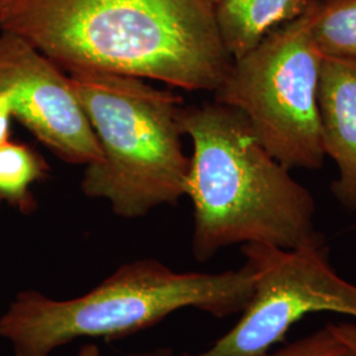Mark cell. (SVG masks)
Masks as SVG:
<instances>
[{"instance_id": "cell-1", "label": "cell", "mask_w": 356, "mask_h": 356, "mask_svg": "<svg viewBox=\"0 0 356 356\" xmlns=\"http://www.w3.org/2000/svg\"><path fill=\"white\" fill-rule=\"evenodd\" d=\"M0 31L66 72L94 70L216 91L232 58L206 0H10Z\"/></svg>"}, {"instance_id": "cell-2", "label": "cell", "mask_w": 356, "mask_h": 356, "mask_svg": "<svg viewBox=\"0 0 356 356\" xmlns=\"http://www.w3.org/2000/svg\"><path fill=\"white\" fill-rule=\"evenodd\" d=\"M178 122L193 147L185 195L200 263L235 244L293 250L323 238L312 193L269 154L238 110L218 102L182 106Z\"/></svg>"}, {"instance_id": "cell-3", "label": "cell", "mask_w": 356, "mask_h": 356, "mask_svg": "<svg viewBox=\"0 0 356 356\" xmlns=\"http://www.w3.org/2000/svg\"><path fill=\"white\" fill-rule=\"evenodd\" d=\"M254 289V272L247 263L236 270L198 273L140 259L120 266L72 300H53L38 291L17 293L0 317V337L11 343L15 356H51L79 338H126L184 307L216 318L238 314Z\"/></svg>"}, {"instance_id": "cell-4", "label": "cell", "mask_w": 356, "mask_h": 356, "mask_svg": "<svg viewBox=\"0 0 356 356\" xmlns=\"http://www.w3.org/2000/svg\"><path fill=\"white\" fill-rule=\"evenodd\" d=\"M76 99L101 148L81 181L85 195L138 219L186 194L189 157L178 116L182 98L148 81L94 70L69 72Z\"/></svg>"}, {"instance_id": "cell-5", "label": "cell", "mask_w": 356, "mask_h": 356, "mask_svg": "<svg viewBox=\"0 0 356 356\" xmlns=\"http://www.w3.org/2000/svg\"><path fill=\"white\" fill-rule=\"evenodd\" d=\"M310 15L273 29L232 61L214 91L216 102L238 110L260 144L288 169H319L325 160L318 88L323 54Z\"/></svg>"}, {"instance_id": "cell-6", "label": "cell", "mask_w": 356, "mask_h": 356, "mask_svg": "<svg viewBox=\"0 0 356 356\" xmlns=\"http://www.w3.org/2000/svg\"><path fill=\"white\" fill-rule=\"evenodd\" d=\"M242 254L254 272V289L229 332L200 354L157 348L127 356H268L309 314L330 312L356 319V284L332 268L323 238L293 250L243 244Z\"/></svg>"}, {"instance_id": "cell-7", "label": "cell", "mask_w": 356, "mask_h": 356, "mask_svg": "<svg viewBox=\"0 0 356 356\" xmlns=\"http://www.w3.org/2000/svg\"><path fill=\"white\" fill-rule=\"evenodd\" d=\"M0 90L11 94L13 116L63 161L88 165L101 148L69 76L24 38L0 31Z\"/></svg>"}, {"instance_id": "cell-8", "label": "cell", "mask_w": 356, "mask_h": 356, "mask_svg": "<svg viewBox=\"0 0 356 356\" xmlns=\"http://www.w3.org/2000/svg\"><path fill=\"white\" fill-rule=\"evenodd\" d=\"M318 103L323 151L338 168L331 191L356 213V60L323 57Z\"/></svg>"}, {"instance_id": "cell-9", "label": "cell", "mask_w": 356, "mask_h": 356, "mask_svg": "<svg viewBox=\"0 0 356 356\" xmlns=\"http://www.w3.org/2000/svg\"><path fill=\"white\" fill-rule=\"evenodd\" d=\"M319 0H222L216 7L226 51L238 60L273 29L312 13Z\"/></svg>"}, {"instance_id": "cell-10", "label": "cell", "mask_w": 356, "mask_h": 356, "mask_svg": "<svg viewBox=\"0 0 356 356\" xmlns=\"http://www.w3.org/2000/svg\"><path fill=\"white\" fill-rule=\"evenodd\" d=\"M47 160L32 145L7 140L0 144V202L29 216L38 204L32 185L49 176Z\"/></svg>"}, {"instance_id": "cell-11", "label": "cell", "mask_w": 356, "mask_h": 356, "mask_svg": "<svg viewBox=\"0 0 356 356\" xmlns=\"http://www.w3.org/2000/svg\"><path fill=\"white\" fill-rule=\"evenodd\" d=\"M310 19L313 38L325 57L356 60V0H319Z\"/></svg>"}, {"instance_id": "cell-12", "label": "cell", "mask_w": 356, "mask_h": 356, "mask_svg": "<svg viewBox=\"0 0 356 356\" xmlns=\"http://www.w3.org/2000/svg\"><path fill=\"white\" fill-rule=\"evenodd\" d=\"M268 356H353L327 326L292 343L284 344Z\"/></svg>"}, {"instance_id": "cell-13", "label": "cell", "mask_w": 356, "mask_h": 356, "mask_svg": "<svg viewBox=\"0 0 356 356\" xmlns=\"http://www.w3.org/2000/svg\"><path fill=\"white\" fill-rule=\"evenodd\" d=\"M13 104L11 94L6 90H0V144L11 139Z\"/></svg>"}, {"instance_id": "cell-14", "label": "cell", "mask_w": 356, "mask_h": 356, "mask_svg": "<svg viewBox=\"0 0 356 356\" xmlns=\"http://www.w3.org/2000/svg\"><path fill=\"white\" fill-rule=\"evenodd\" d=\"M326 326L348 348L351 355L356 356V322H329Z\"/></svg>"}, {"instance_id": "cell-15", "label": "cell", "mask_w": 356, "mask_h": 356, "mask_svg": "<svg viewBox=\"0 0 356 356\" xmlns=\"http://www.w3.org/2000/svg\"><path fill=\"white\" fill-rule=\"evenodd\" d=\"M78 356H101V351H99V347L97 344H85L79 350Z\"/></svg>"}, {"instance_id": "cell-16", "label": "cell", "mask_w": 356, "mask_h": 356, "mask_svg": "<svg viewBox=\"0 0 356 356\" xmlns=\"http://www.w3.org/2000/svg\"><path fill=\"white\" fill-rule=\"evenodd\" d=\"M8 4H10V0H0V26H1V22H3V17H4V13H6Z\"/></svg>"}, {"instance_id": "cell-17", "label": "cell", "mask_w": 356, "mask_h": 356, "mask_svg": "<svg viewBox=\"0 0 356 356\" xmlns=\"http://www.w3.org/2000/svg\"><path fill=\"white\" fill-rule=\"evenodd\" d=\"M206 1H207V3H209L211 7H214V8H216V6H218V4H219L222 0H206Z\"/></svg>"}]
</instances>
